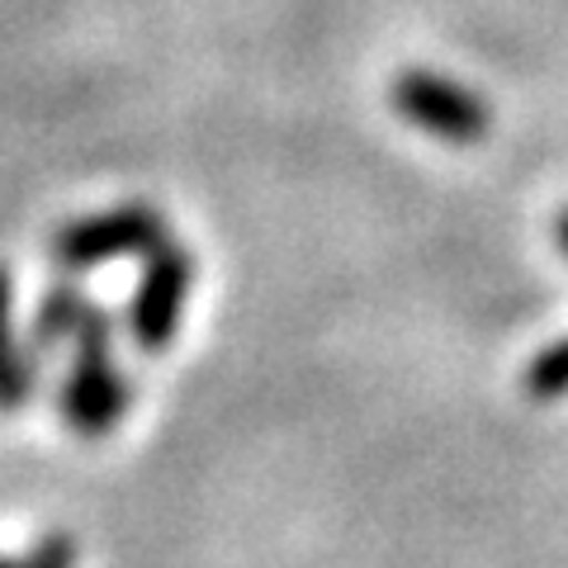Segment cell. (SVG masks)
I'll return each mask as SVG.
<instances>
[{
  "label": "cell",
  "instance_id": "cell-1",
  "mask_svg": "<svg viewBox=\"0 0 568 568\" xmlns=\"http://www.w3.org/2000/svg\"><path fill=\"white\" fill-rule=\"evenodd\" d=\"M129 403H133V384L114 361L110 336L71 346L67 379L58 388V413L71 436H81V440L110 436L123 422V413H129Z\"/></svg>",
  "mask_w": 568,
  "mask_h": 568
},
{
  "label": "cell",
  "instance_id": "cell-2",
  "mask_svg": "<svg viewBox=\"0 0 568 568\" xmlns=\"http://www.w3.org/2000/svg\"><path fill=\"white\" fill-rule=\"evenodd\" d=\"M194 280H200V265H194V252H185L181 242L166 237L156 252L142 256V275L129 298V336L142 355H162L175 342Z\"/></svg>",
  "mask_w": 568,
  "mask_h": 568
},
{
  "label": "cell",
  "instance_id": "cell-3",
  "mask_svg": "<svg viewBox=\"0 0 568 568\" xmlns=\"http://www.w3.org/2000/svg\"><path fill=\"white\" fill-rule=\"evenodd\" d=\"M166 242V219L148 204H119L91 213V219L67 223L52 237V261L62 271H95L110 261H129V256H148Z\"/></svg>",
  "mask_w": 568,
  "mask_h": 568
},
{
  "label": "cell",
  "instance_id": "cell-4",
  "mask_svg": "<svg viewBox=\"0 0 568 568\" xmlns=\"http://www.w3.org/2000/svg\"><path fill=\"white\" fill-rule=\"evenodd\" d=\"M388 100H394L403 123H413V129L432 133L440 142H478L488 133V104L469 85L440 77V71H426V67L398 71Z\"/></svg>",
  "mask_w": 568,
  "mask_h": 568
},
{
  "label": "cell",
  "instance_id": "cell-5",
  "mask_svg": "<svg viewBox=\"0 0 568 568\" xmlns=\"http://www.w3.org/2000/svg\"><path fill=\"white\" fill-rule=\"evenodd\" d=\"M29 351L33 361H43L52 351H71L81 342H100L110 336V317L100 313V304H91V294L77 290V284H52L43 294V304L33 308V327H29Z\"/></svg>",
  "mask_w": 568,
  "mask_h": 568
},
{
  "label": "cell",
  "instance_id": "cell-6",
  "mask_svg": "<svg viewBox=\"0 0 568 568\" xmlns=\"http://www.w3.org/2000/svg\"><path fill=\"white\" fill-rule=\"evenodd\" d=\"M29 394H33V351L20 342V327H14V280L0 265V413L24 407Z\"/></svg>",
  "mask_w": 568,
  "mask_h": 568
},
{
  "label": "cell",
  "instance_id": "cell-7",
  "mask_svg": "<svg viewBox=\"0 0 568 568\" xmlns=\"http://www.w3.org/2000/svg\"><path fill=\"white\" fill-rule=\"evenodd\" d=\"M521 388L540 403L568 394V336H559V342H549L545 351L530 355V365L521 369Z\"/></svg>",
  "mask_w": 568,
  "mask_h": 568
},
{
  "label": "cell",
  "instance_id": "cell-8",
  "mask_svg": "<svg viewBox=\"0 0 568 568\" xmlns=\"http://www.w3.org/2000/svg\"><path fill=\"white\" fill-rule=\"evenodd\" d=\"M77 555L81 549H77V540H71L67 530H48V536L33 545L20 564L24 568H77Z\"/></svg>",
  "mask_w": 568,
  "mask_h": 568
},
{
  "label": "cell",
  "instance_id": "cell-9",
  "mask_svg": "<svg viewBox=\"0 0 568 568\" xmlns=\"http://www.w3.org/2000/svg\"><path fill=\"white\" fill-rule=\"evenodd\" d=\"M555 242H559V252L568 256V209H564L559 219H555Z\"/></svg>",
  "mask_w": 568,
  "mask_h": 568
},
{
  "label": "cell",
  "instance_id": "cell-10",
  "mask_svg": "<svg viewBox=\"0 0 568 568\" xmlns=\"http://www.w3.org/2000/svg\"><path fill=\"white\" fill-rule=\"evenodd\" d=\"M0 568H24L20 559H0Z\"/></svg>",
  "mask_w": 568,
  "mask_h": 568
}]
</instances>
